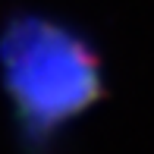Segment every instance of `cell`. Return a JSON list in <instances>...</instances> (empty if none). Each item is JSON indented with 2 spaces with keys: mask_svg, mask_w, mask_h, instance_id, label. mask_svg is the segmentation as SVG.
<instances>
[{
  "mask_svg": "<svg viewBox=\"0 0 154 154\" xmlns=\"http://www.w3.org/2000/svg\"><path fill=\"white\" fill-rule=\"evenodd\" d=\"M104 91L107 57L79 19L38 3L0 16V101L25 151H51Z\"/></svg>",
  "mask_w": 154,
  "mask_h": 154,
  "instance_id": "obj_1",
  "label": "cell"
}]
</instances>
